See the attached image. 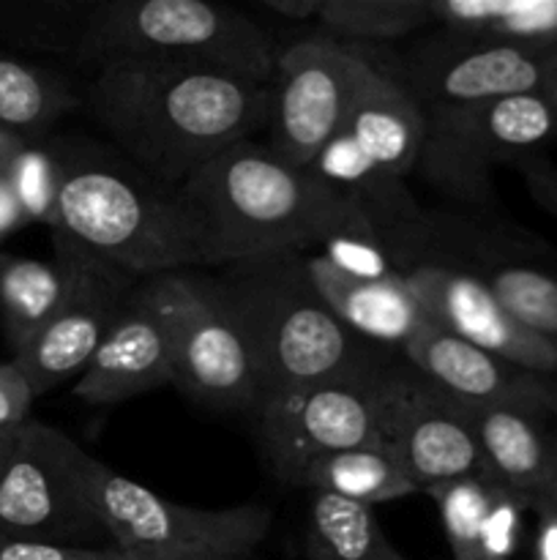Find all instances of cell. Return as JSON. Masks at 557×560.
<instances>
[{"label":"cell","mask_w":557,"mask_h":560,"mask_svg":"<svg viewBox=\"0 0 557 560\" xmlns=\"http://www.w3.org/2000/svg\"><path fill=\"white\" fill-rule=\"evenodd\" d=\"M173 383V328L153 279H142L109 337L76 377L87 405H115Z\"/></svg>","instance_id":"obj_17"},{"label":"cell","mask_w":557,"mask_h":560,"mask_svg":"<svg viewBox=\"0 0 557 560\" xmlns=\"http://www.w3.org/2000/svg\"><path fill=\"white\" fill-rule=\"evenodd\" d=\"M386 364L276 394L257 410L260 448L276 479L298 487L315 459L382 443L380 375Z\"/></svg>","instance_id":"obj_9"},{"label":"cell","mask_w":557,"mask_h":560,"mask_svg":"<svg viewBox=\"0 0 557 560\" xmlns=\"http://www.w3.org/2000/svg\"><path fill=\"white\" fill-rule=\"evenodd\" d=\"M52 233L134 279L211 268L208 235L180 189L93 142H60Z\"/></svg>","instance_id":"obj_2"},{"label":"cell","mask_w":557,"mask_h":560,"mask_svg":"<svg viewBox=\"0 0 557 560\" xmlns=\"http://www.w3.org/2000/svg\"><path fill=\"white\" fill-rule=\"evenodd\" d=\"M306 266L333 315L375 348L404 350L431 323L404 277L355 279L320 255H306Z\"/></svg>","instance_id":"obj_18"},{"label":"cell","mask_w":557,"mask_h":560,"mask_svg":"<svg viewBox=\"0 0 557 560\" xmlns=\"http://www.w3.org/2000/svg\"><path fill=\"white\" fill-rule=\"evenodd\" d=\"M470 427L484 459L486 481L500 487L528 509L552 501L555 487V438L541 416L517 408H467Z\"/></svg>","instance_id":"obj_19"},{"label":"cell","mask_w":557,"mask_h":560,"mask_svg":"<svg viewBox=\"0 0 557 560\" xmlns=\"http://www.w3.org/2000/svg\"><path fill=\"white\" fill-rule=\"evenodd\" d=\"M82 104L126 159L178 189L213 156L268 129L271 85L164 60H104Z\"/></svg>","instance_id":"obj_1"},{"label":"cell","mask_w":557,"mask_h":560,"mask_svg":"<svg viewBox=\"0 0 557 560\" xmlns=\"http://www.w3.org/2000/svg\"><path fill=\"white\" fill-rule=\"evenodd\" d=\"M96 463L74 438L27 419L0 465V539L85 547L104 534L93 506Z\"/></svg>","instance_id":"obj_6"},{"label":"cell","mask_w":557,"mask_h":560,"mask_svg":"<svg viewBox=\"0 0 557 560\" xmlns=\"http://www.w3.org/2000/svg\"><path fill=\"white\" fill-rule=\"evenodd\" d=\"M208 279L249 345L262 405L276 394L388 361L333 315L300 252L244 257Z\"/></svg>","instance_id":"obj_4"},{"label":"cell","mask_w":557,"mask_h":560,"mask_svg":"<svg viewBox=\"0 0 557 560\" xmlns=\"http://www.w3.org/2000/svg\"><path fill=\"white\" fill-rule=\"evenodd\" d=\"M158 301L173 328V386L218 410L262 405V386L238 323L200 273L153 277Z\"/></svg>","instance_id":"obj_8"},{"label":"cell","mask_w":557,"mask_h":560,"mask_svg":"<svg viewBox=\"0 0 557 560\" xmlns=\"http://www.w3.org/2000/svg\"><path fill=\"white\" fill-rule=\"evenodd\" d=\"M366 66L369 49L325 33L284 47L271 85L268 148L289 167L309 170L344 129Z\"/></svg>","instance_id":"obj_10"},{"label":"cell","mask_w":557,"mask_h":560,"mask_svg":"<svg viewBox=\"0 0 557 560\" xmlns=\"http://www.w3.org/2000/svg\"><path fill=\"white\" fill-rule=\"evenodd\" d=\"M380 435L415 490L426 495L451 481L486 479L464 405L420 375L407 359L382 366Z\"/></svg>","instance_id":"obj_12"},{"label":"cell","mask_w":557,"mask_h":560,"mask_svg":"<svg viewBox=\"0 0 557 560\" xmlns=\"http://www.w3.org/2000/svg\"><path fill=\"white\" fill-rule=\"evenodd\" d=\"M76 58L164 60L273 85L282 47L244 11L208 0H115L87 11Z\"/></svg>","instance_id":"obj_5"},{"label":"cell","mask_w":557,"mask_h":560,"mask_svg":"<svg viewBox=\"0 0 557 560\" xmlns=\"http://www.w3.org/2000/svg\"><path fill=\"white\" fill-rule=\"evenodd\" d=\"M544 506H557V438H555V487H552V501L544 503Z\"/></svg>","instance_id":"obj_40"},{"label":"cell","mask_w":557,"mask_h":560,"mask_svg":"<svg viewBox=\"0 0 557 560\" xmlns=\"http://www.w3.org/2000/svg\"><path fill=\"white\" fill-rule=\"evenodd\" d=\"M522 173L533 200L538 202L544 211H549L552 217H557V170L538 162V159H524Z\"/></svg>","instance_id":"obj_34"},{"label":"cell","mask_w":557,"mask_h":560,"mask_svg":"<svg viewBox=\"0 0 557 560\" xmlns=\"http://www.w3.org/2000/svg\"><path fill=\"white\" fill-rule=\"evenodd\" d=\"M22 145H25V140H22V137L0 129V184H5V175H9L11 162H14L16 153L22 151Z\"/></svg>","instance_id":"obj_38"},{"label":"cell","mask_w":557,"mask_h":560,"mask_svg":"<svg viewBox=\"0 0 557 560\" xmlns=\"http://www.w3.org/2000/svg\"><path fill=\"white\" fill-rule=\"evenodd\" d=\"M60 156L55 145L25 140L22 151L11 162L5 184L14 191L27 224L38 222L55 228L60 195Z\"/></svg>","instance_id":"obj_31"},{"label":"cell","mask_w":557,"mask_h":560,"mask_svg":"<svg viewBox=\"0 0 557 560\" xmlns=\"http://www.w3.org/2000/svg\"><path fill=\"white\" fill-rule=\"evenodd\" d=\"M435 25L557 55V0H431Z\"/></svg>","instance_id":"obj_24"},{"label":"cell","mask_w":557,"mask_h":560,"mask_svg":"<svg viewBox=\"0 0 557 560\" xmlns=\"http://www.w3.org/2000/svg\"><path fill=\"white\" fill-rule=\"evenodd\" d=\"M109 547H69L49 541L0 539V560H104Z\"/></svg>","instance_id":"obj_33"},{"label":"cell","mask_w":557,"mask_h":560,"mask_svg":"<svg viewBox=\"0 0 557 560\" xmlns=\"http://www.w3.org/2000/svg\"><path fill=\"white\" fill-rule=\"evenodd\" d=\"M431 262L478 277L513 323L546 342H557V277L549 271L495 252H453Z\"/></svg>","instance_id":"obj_23"},{"label":"cell","mask_w":557,"mask_h":560,"mask_svg":"<svg viewBox=\"0 0 557 560\" xmlns=\"http://www.w3.org/2000/svg\"><path fill=\"white\" fill-rule=\"evenodd\" d=\"M262 5L287 22H317L322 0H262Z\"/></svg>","instance_id":"obj_36"},{"label":"cell","mask_w":557,"mask_h":560,"mask_svg":"<svg viewBox=\"0 0 557 560\" xmlns=\"http://www.w3.org/2000/svg\"><path fill=\"white\" fill-rule=\"evenodd\" d=\"M93 506L112 547L131 556L244 560L271 530L262 506L191 509L167 501L140 481L126 479L98 459L93 468Z\"/></svg>","instance_id":"obj_7"},{"label":"cell","mask_w":557,"mask_h":560,"mask_svg":"<svg viewBox=\"0 0 557 560\" xmlns=\"http://www.w3.org/2000/svg\"><path fill=\"white\" fill-rule=\"evenodd\" d=\"M25 224L27 219L22 213L20 202H16L14 191L9 189V184H0V241H5L11 233L25 228Z\"/></svg>","instance_id":"obj_37"},{"label":"cell","mask_w":557,"mask_h":560,"mask_svg":"<svg viewBox=\"0 0 557 560\" xmlns=\"http://www.w3.org/2000/svg\"><path fill=\"white\" fill-rule=\"evenodd\" d=\"M431 498L440 506L453 560H508L524 503L486 479L451 481Z\"/></svg>","instance_id":"obj_22"},{"label":"cell","mask_w":557,"mask_h":560,"mask_svg":"<svg viewBox=\"0 0 557 560\" xmlns=\"http://www.w3.org/2000/svg\"><path fill=\"white\" fill-rule=\"evenodd\" d=\"M82 96L55 71L0 52V129L33 140L74 107Z\"/></svg>","instance_id":"obj_28"},{"label":"cell","mask_w":557,"mask_h":560,"mask_svg":"<svg viewBox=\"0 0 557 560\" xmlns=\"http://www.w3.org/2000/svg\"><path fill=\"white\" fill-rule=\"evenodd\" d=\"M14 432H16V430H14ZM14 432H11V435L0 438V465H3L5 454H9V446H11V438H14Z\"/></svg>","instance_id":"obj_41"},{"label":"cell","mask_w":557,"mask_h":560,"mask_svg":"<svg viewBox=\"0 0 557 560\" xmlns=\"http://www.w3.org/2000/svg\"><path fill=\"white\" fill-rule=\"evenodd\" d=\"M555 348H557V342H555Z\"/></svg>","instance_id":"obj_44"},{"label":"cell","mask_w":557,"mask_h":560,"mask_svg":"<svg viewBox=\"0 0 557 560\" xmlns=\"http://www.w3.org/2000/svg\"><path fill=\"white\" fill-rule=\"evenodd\" d=\"M541 509H544V506H541ZM552 509H557V506H552Z\"/></svg>","instance_id":"obj_42"},{"label":"cell","mask_w":557,"mask_h":560,"mask_svg":"<svg viewBox=\"0 0 557 560\" xmlns=\"http://www.w3.org/2000/svg\"><path fill=\"white\" fill-rule=\"evenodd\" d=\"M71 290V266L33 257H0V320L5 342L20 353L60 312Z\"/></svg>","instance_id":"obj_25"},{"label":"cell","mask_w":557,"mask_h":560,"mask_svg":"<svg viewBox=\"0 0 557 560\" xmlns=\"http://www.w3.org/2000/svg\"><path fill=\"white\" fill-rule=\"evenodd\" d=\"M342 131L353 137L355 145L386 173L407 178L415 170L426 131V115L396 82L377 69L371 49L369 66L360 77Z\"/></svg>","instance_id":"obj_20"},{"label":"cell","mask_w":557,"mask_h":560,"mask_svg":"<svg viewBox=\"0 0 557 560\" xmlns=\"http://www.w3.org/2000/svg\"><path fill=\"white\" fill-rule=\"evenodd\" d=\"M298 487H309L311 492H331L364 506L402 501L418 492L386 443L347 448L315 459L304 470Z\"/></svg>","instance_id":"obj_26"},{"label":"cell","mask_w":557,"mask_h":560,"mask_svg":"<svg viewBox=\"0 0 557 560\" xmlns=\"http://www.w3.org/2000/svg\"><path fill=\"white\" fill-rule=\"evenodd\" d=\"M52 235L55 257L71 266V290L58 315L11 359L36 399L87 370L142 282L107 266L66 235Z\"/></svg>","instance_id":"obj_13"},{"label":"cell","mask_w":557,"mask_h":560,"mask_svg":"<svg viewBox=\"0 0 557 560\" xmlns=\"http://www.w3.org/2000/svg\"><path fill=\"white\" fill-rule=\"evenodd\" d=\"M442 109L451 113L457 129L486 167L519 159L524 162L535 148L557 140V104L544 91Z\"/></svg>","instance_id":"obj_21"},{"label":"cell","mask_w":557,"mask_h":560,"mask_svg":"<svg viewBox=\"0 0 557 560\" xmlns=\"http://www.w3.org/2000/svg\"><path fill=\"white\" fill-rule=\"evenodd\" d=\"M33 399L36 394L20 366L14 361H0V438L11 435L31 419Z\"/></svg>","instance_id":"obj_32"},{"label":"cell","mask_w":557,"mask_h":560,"mask_svg":"<svg viewBox=\"0 0 557 560\" xmlns=\"http://www.w3.org/2000/svg\"><path fill=\"white\" fill-rule=\"evenodd\" d=\"M402 355L467 408H517L541 419L557 413V383L552 375H538L486 353L435 323H429Z\"/></svg>","instance_id":"obj_16"},{"label":"cell","mask_w":557,"mask_h":560,"mask_svg":"<svg viewBox=\"0 0 557 560\" xmlns=\"http://www.w3.org/2000/svg\"><path fill=\"white\" fill-rule=\"evenodd\" d=\"M306 560H404L382 534L371 506L315 492L306 528Z\"/></svg>","instance_id":"obj_27"},{"label":"cell","mask_w":557,"mask_h":560,"mask_svg":"<svg viewBox=\"0 0 557 560\" xmlns=\"http://www.w3.org/2000/svg\"><path fill=\"white\" fill-rule=\"evenodd\" d=\"M541 91H544L546 96L557 104V55H549V60H546L544 88H541Z\"/></svg>","instance_id":"obj_39"},{"label":"cell","mask_w":557,"mask_h":560,"mask_svg":"<svg viewBox=\"0 0 557 560\" xmlns=\"http://www.w3.org/2000/svg\"><path fill=\"white\" fill-rule=\"evenodd\" d=\"M178 189L205 228L211 268L273 252L317 255L366 222L347 197L254 140L229 145Z\"/></svg>","instance_id":"obj_3"},{"label":"cell","mask_w":557,"mask_h":560,"mask_svg":"<svg viewBox=\"0 0 557 560\" xmlns=\"http://www.w3.org/2000/svg\"><path fill=\"white\" fill-rule=\"evenodd\" d=\"M317 25L325 36L380 49L435 25L431 0H322Z\"/></svg>","instance_id":"obj_29"},{"label":"cell","mask_w":557,"mask_h":560,"mask_svg":"<svg viewBox=\"0 0 557 560\" xmlns=\"http://www.w3.org/2000/svg\"><path fill=\"white\" fill-rule=\"evenodd\" d=\"M87 9L69 3L42 5H0V33L22 47L55 49V52H76Z\"/></svg>","instance_id":"obj_30"},{"label":"cell","mask_w":557,"mask_h":560,"mask_svg":"<svg viewBox=\"0 0 557 560\" xmlns=\"http://www.w3.org/2000/svg\"><path fill=\"white\" fill-rule=\"evenodd\" d=\"M244 560H251V558H244Z\"/></svg>","instance_id":"obj_43"},{"label":"cell","mask_w":557,"mask_h":560,"mask_svg":"<svg viewBox=\"0 0 557 560\" xmlns=\"http://www.w3.org/2000/svg\"><path fill=\"white\" fill-rule=\"evenodd\" d=\"M538 512V539H535V560H557V509L544 506Z\"/></svg>","instance_id":"obj_35"},{"label":"cell","mask_w":557,"mask_h":560,"mask_svg":"<svg viewBox=\"0 0 557 560\" xmlns=\"http://www.w3.org/2000/svg\"><path fill=\"white\" fill-rule=\"evenodd\" d=\"M371 60L420 109H442L541 91L549 55L440 27L399 55L371 49Z\"/></svg>","instance_id":"obj_11"},{"label":"cell","mask_w":557,"mask_h":560,"mask_svg":"<svg viewBox=\"0 0 557 560\" xmlns=\"http://www.w3.org/2000/svg\"><path fill=\"white\" fill-rule=\"evenodd\" d=\"M309 173L358 208L402 277L426 262L431 246V213L410 195L407 178L377 167L344 131L317 153Z\"/></svg>","instance_id":"obj_14"},{"label":"cell","mask_w":557,"mask_h":560,"mask_svg":"<svg viewBox=\"0 0 557 560\" xmlns=\"http://www.w3.org/2000/svg\"><path fill=\"white\" fill-rule=\"evenodd\" d=\"M435 326L538 375H557V348L506 315L491 290L462 268L424 262L404 273Z\"/></svg>","instance_id":"obj_15"}]
</instances>
